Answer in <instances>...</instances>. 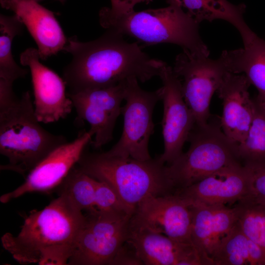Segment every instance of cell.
Masks as SVG:
<instances>
[{"label":"cell","instance_id":"8992f818","mask_svg":"<svg viewBox=\"0 0 265 265\" xmlns=\"http://www.w3.org/2000/svg\"><path fill=\"white\" fill-rule=\"evenodd\" d=\"M188 150L166 165L175 192L226 168L242 164L238 144L222 131L220 121L194 125Z\"/></svg>","mask_w":265,"mask_h":265},{"label":"cell","instance_id":"9a60e30c","mask_svg":"<svg viewBox=\"0 0 265 265\" xmlns=\"http://www.w3.org/2000/svg\"><path fill=\"white\" fill-rule=\"evenodd\" d=\"M251 171L242 164L231 166L176 191L189 205H226L250 198Z\"/></svg>","mask_w":265,"mask_h":265},{"label":"cell","instance_id":"d6a6232c","mask_svg":"<svg viewBox=\"0 0 265 265\" xmlns=\"http://www.w3.org/2000/svg\"><path fill=\"white\" fill-rule=\"evenodd\" d=\"M35 0L39 2V1L41 0ZM59 0L60 2H61L62 3H64V2L65 1V0Z\"/></svg>","mask_w":265,"mask_h":265},{"label":"cell","instance_id":"4dcf8cb0","mask_svg":"<svg viewBox=\"0 0 265 265\" xmlns=\"http://www.w3.org/2000/svg\"><path fill=\"white\" fill-rule=\"evenodd\" d=\"M254 100L265 111V97L258 95Z\"/></svg>","mask_w":265,"mask_h":265},{"label":"cell","instance_id":"cb8c5ba5","mask_svg":"<svg viewBox=\"0 0 265 265\" xmlns=\"http://www.w3.org/2000/svg\"><path fill=\"white\" fill-rule=\"evenodd\" d=\"M254 101L251 125L244 140L238 144L240 161L249 169L265 165V111Z\"/></svg>","mask_w":265,"mask_h":265},{"label":"cell","instance_id":"5bb4252c","mask_svg":"<svg viewBox=\"0 0 265 265\" xmlns=\"http://www.w3.org/2000/svg\"><path fill=\"white\" fill-rule=\"evenodd\" d=\"M38 49L30 48L20 56L22 65L30 69L35 115L39 122L50 123L65 118L73 103L66 93V84L54 71L41 63Z\"/></svg>","mask_w":265,"mask_h":265},{"label":"cell","instance_id":"f546056e","mask_svg":"<svg viewBox=\"0 0 265 265\" xmlns=\"http://www.w3.org/2000/svg\"><path fill=\"white\" fill-rule=\"evenodd\" d=\"M152 0H111V7H108L112 13L121 14L133 10L134 6L140 2L148 3Z\"/></svg>","mask_w":265,"mask_h":265},{"label":"cell","instance_id":"277c9868","mask_svg":"<svg viewBox=\"0 0 265 265\" xmlns=\"http://www.w3.org/2000/svg\"><path fill=\"white\" fill-rule=\"evenodd\" d=\"M99 20L104 28L133 37L146 46L172 43L198 55L209 57L210 54L200 35L199 23L177 5L121 14L106 7L100 11Z\"/></svg>","mask_w":265,"mask_h":265},{"label":"cell","instance_id":"30bf717a","mask_svg":"<svg viewBox=\"0 0 265 265\" xmlns=\"http://www.w3.org/2000/svg\"><path fill=\"white\" fill-rule=\"evenodd\" d=\"M159 77L162 83L161 100L163 111L161 126L164 150L158 158L163 163L169 165L183 153L195 120L185 101L181 80L173 68L166 63Z\"/></svg>","mask_w":265,"mask_h":265},{"label":"cell","instance_id":"d6986e66","mask_svg":"<svg viewBox=\"0 0 265 265\" xmlns=\"http://www.w3.org/2000/svg\"><path fill=\"white\" fill-rule=\"evenodd\" d=\"M192 213L190 240L199 253L214 265L212 256L222 238L238 221L235 206L189 205Z\"/></svg>","mask_w":265,"mask_h":265},{"label":"cell","instance_id":"ba28073f","mask_svg":"<svg viewBox=\"0 0 265 265\" xmlns=\"http://www.w3.org/2000/svg\"><path fill=\"white\" fill-rule=\"evenodd\" d=\"M132 215L100 211L88 213L68 265H111L127 241Z\"/></svg>","mask_w":265,"mask_h":265},{"label":"cell","instance_id":"603a6c76","mask_svg":"<svg viewBox=\"0 0 265 265\" xmlns=\"http://www.w3.org/2000/svg\"><path fill=\"white\" fill-rule=\"evenodd\" d=\"M23 25L15 14L10 16L0 15V81L11 84L27 74L26 69L15 62L11 51L13 39L22 33Z\"/></svg>","mask_w":265,"mask_h":265},{"label":"cell","instance_id":"8fae6325","mask_svg":"<svg viewBox=\"0 0 265 265\" xmlns=\"http://www.w3.org/2000/svg\"><path fill=\"white\" fill-rule=\"evenodd\" d=\"M190 206L175 194L149 195L136 207L129 229L163 234L176 240L192 244Z\"/></svg>","mask_w":265,"mask_h":265},{"label":"cell","instance_id":"5b68a950","mask_svg":"<svg viewBox=\"0 0 265 265\" xmlns=\"http://www.w3.org/2000/svg\"><path fill=\"white\" fill-rule=\"evenodd\" d=\"M67 142L64 136L53 134L40 125L30 91L0 109V153L8 160L0 165L1 170L26 177L51 152Z\"/></svg>","mask_w":265,"mask_h":265},{"label":"cell","instance_id":"44dd1931","mask_svg":"<svg viewBox=\"0 0 265 265\" xmlns=\"http://www.w3.org/2000/svg\"><path fill=\"white\" fill-rule=\"evenodd\" d=\"M214 265H265V251L243 233L238 222L219 243Z\"/></svg>","mask_w":265,"mask_h":265},{"label":"cell","instance_id":"d4e9b609","mask_svg":"<svg viewBox=\"0 0 265 265\" xmlns=\"http://www.w3.org/2000/svg\"><path fill=\"white\" fill-rule=\"evenodd\" d=\"M59 193L66 194L81 211H98L95 204V179L74 167L59 186Z\"/></svg>","mask_w":265,"mask_h":265},{"label":"cell","instance_id":"2e32d148","mask_svg":"<svg viewBox=\"0 0 265 265\" xmlns=\"http://www.w3.org/2000/svg\"><path fill=\"white\" fill-rule=\"evenodd\" d=\"M126 242L143 265H212L191 243L182 242L161 234L131 229Z\"/></svg>","mask_w":265,"mask_h":265},{"label":"cell","instance_id":"1f68e13d","mask_svg":"<svg viewBox=\"0 0 265 265\" xmlns=\"http://www.w3.org/2000/svg\"><path fill=\"white\" fill-rule=\"evenodd\" d=\"M166 0L169 4L177 5L181 6L179 0Z\"/></svg>","mask_w":265,"mask_h":265},{"label":"cell","instance_id":"ffe728a7","mask_svg":"<svg viewBox=\"0 0 265 265\" xmlns=\"http://www.w3.org/2000/svg\"><path fill=\"white\" fill-rule=\"evenodd\" d=\"M243 48L224 51V57L230 72L244 75L251 84L265 97V40L250 28L241 35Z\"/></svg>","mask_w":265,"mask_h":265},{"label":"cell","instance_id":"7a4b0ae2","mask_svg":"<svg viewBox=\"0 0 265 265\" xmlns=\"http://www.w3.org/2000/svg\"><path fill=\"white\" fill-rule=\"evenodd\" d=\"M85 218L70 198L59 193L43 209L30 212L17 235L4 234L1 244L20 264L66 265Z\"/></svg>","mask_w":265,"mask_h":265},{"label":"cell","instance_id":"3957f363","mask_svg":"<svg viewBox=\"0 0 265 265\" xmlns=\"http://www.w3.org/2000/svg\"><path fill=\"white\" fill-rule=\"evenodd\" d=\"M77 164L86 174L109 185L133 213L148 196L175 192L166 165L158 157L142 160L84 151Z\"/></svg>","mask_w":265,"mask_h":265},{"label":"cell","instance_id":"f1b7e54d","mask_svg":"<svg viewBox=\"0 0 265 265\" xmlns=\"http://www.w3.org/2000/svg\"><path fill=\"white\" fill-rule=\"evenodd\" d=\"M125 243L115 256L111 265H143L133 248L127 242V245L125 244Z\"/></svg>","mask_w":265,"mask_h":265},{"label":"cell","instance_id":"e0dca14e","mask_svg":"<svg viewBox=\"0 0 265 265\" xmlns=\"http://www.w3.org/2000/svg\"><path fill=\"white\" fill-rule=\"evenodd\" d=\"M250 85L244 75L229 72L216 91L222 101L221 129L238 144L246 137L253 119L255 102L249 95Z\"/></svg>","mask_w":265,"mask_h":265},{"label":"cell","instance_id":"6da1fadb","mask_svg":"<svg viewBox=\"0 0 265 265\" xmlns=\"http://www.w3.org/2000/svg\"><path fill=\"white\" fill-rule=\"evenodd\" d=\"M63 51L73 56L63 74L71 93L115 85L131 78L145 82L159 76L166 64L150 57L137 42L129 43L112 29L87 42L71 37Z\"/></svg>","mask_w":265,"mask_h":265},{"label":"cell","instance_id":"4316f807","mask_svg":"<svg viewBox=\"0 0 265 265\" xmlns=\"http://www.w3.org/2000/svg\"><path fill=\"white\" fill-rule=\"evenodd\" d=\"M95 204L98 211L127 213L133 212L123 203L115 190L105 182L95 180Z\"/></svg>","mask_w":265,"mask_h":265},{"label":"cell","instance_id":"7402d4cb","mask_svg":"<svg viewBox=\"0 0 265 265\" xmlns=\"http://www.w3.org/2000/svg\"><path fill=\"white\" fill-rule=\"evenodd\" d=\"M182 7L198 23L203 21L225 20L234 26L242 34L249 27L243 15L246 6L243 3L235 5L227 0H179Z\"/></svg>","mask_w":265,"mask_h":265},{"label":"cell","instance_id":"484cf974","mask_svg":"<svg viewBox=\"0 0 265 265\" xmlns=\"http://www.w3.org/2000/svg\"><path fill=\"white\" fill-rule=\"evenodd\" d=\"M235 206L240 228L265 251V205L246 198L237 202Z\"/></svg>","mask_w":265,"mask_h":265},{"label":"cell","instance_id":"9c48e42d","mask_svg":"<svg viewBox=\"0 0 265 265\" xmlns=\"http://www.w3.org/2000/svg\"><path fill=\"white\" fill-rule=\"evenodd\" d=\"M173 69L181 80L183 96L195 124H206L212 97L230 72L224 57L221 54L212 59L183 50L176 57Z\"/></svg>","mask_w":265,"mask_h":265},{"label":"cell","instance_id":"52a82bcc","mask_svg":"<svg viewBox=\"0 0 265 265\" xmlns=\"http://www.w3.org/2000/svg\"><path fill=\"white\" fill-rule=\"evenodd\" d=\"M161 100V88L148 91L141 88L137 79L125 82L124 100L122 107L123 127L117 142L106 152L112 156L148 160L152 158L149 142L154 131L153 112Z\"/></svg>","mask_w":265,"mask_h":265},{"label":"cell","instance_id":"ac0fdd59","mask_svg":"<svg viewBox=\"0 0 265 265\" xmlns=\"http://www.w3.org/2000/svg\"><path fill=\"white\" fill-rule=\"evenodd\" d=\"M1 6L12 11L26 26L45 60L63 50L67 43L54 13L35 0H0Z\"/></svg>","mask_w":265,"mask_h":265},{"label":"cell","instance_id":"4fadbf2b","mask_svg":"<svg viewBox=\"0 0 265 265\" xmlns=\"http://www.w3.org/2000/svg\"><path fill=\"white\" fill-rule=\"evenodd\" d=\"M125 81L109 87L67 93L77 118L90 126L89 131L94 138L90 144L94 149L101 148L113 139L115 123L121 114V104L124 100Z\"/></svg>","mask_w":265,"mask_h":265},{"label":"cell","instance_id":"83f0119b","mask_svg":"<svg viewBox=\"0 0 265 265\" xmlns=\"http://www.w3.org/2000/svg\"><path fill=\"white\" fill-rule=\"evenodd\" d=\"M249 169L251 172L252 192L248 199L265 205V165Z\"/></svg>","mask_w":265,"mask_h":265},{"label":"cell","instance_id":"7c38bea8","mask_svg":"<svg viewBox=\"0 0 265 265\" xmlns=\"http://www.w3.org/2000/svg\"><path fill=\"white\" fill-rule=\"evenodd\" d=\"M93 136L91 132L83 130L72 141L55 149L27 174L22 185L2 195L0 201L6 203L27 193L48 192L59 186L78 163Z\"/></svg>","mask_w":265,"mask_h":265}]
</instances>
